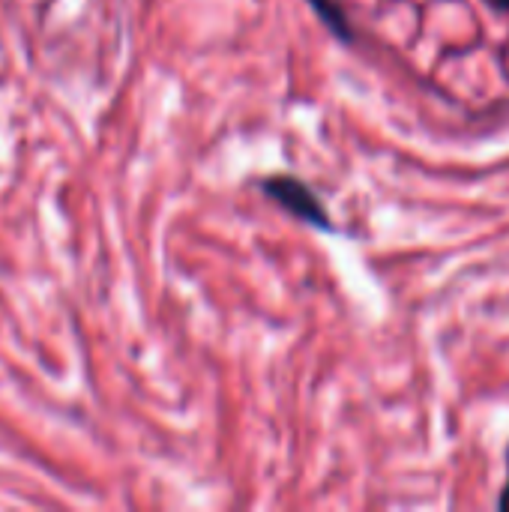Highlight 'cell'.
Here are the masks:
<instances>
[{
    "label": "cell",
    "instance_id": "obj_4",
    "mask_svg": "<svg viewBox=\"0 0 509 512\" xmlns=\"http://www.w3.org/2000/svg\"><path fill=\"white\" fill-rule=\"evenodd\" d=\"M495 3H498L501 9H507V12H509V0H495Z\"/></svg>",
    "mask_w": 509,
    "mask_h": 512
},
{
    "label": "cell",
    "instance_id": "obj_3",
    "mask_svg": "<svg viewBox=\"0 0 509 512\" xmlns=\"http://www.w3.org/2000/svg\"><path fill=\"white\" fill-rule=\"evenodd\" d=\"M498 504H501V507H504V510H509V486H507V492H504V495H501V501H498Z\"/></svg>",
    "mask_w": 509,
    "mask_h": 512
},
{
    "label": "cell",
    "instance_id": "obj_2",
    "mask_svg": "<svg viewBox=\"0 0 509 512\" xmlns=\"http://www.w3.org/2000/svg\"><path fill=\"white\" fill-rule=\"evenodd\" d=\"M312 6H315V12L321 15V21L333 30V36H339V39H351V24H348V18H345V12H342V6H339V0H309Z\"/></svg>",
    "mask_w": 509,
    "mask_h": 512
},
{
    "label": "cell",
    "instance_id": "obj_1",
    "mask_svg": "<svg viewBox=\"0 0 509 512\" xmlns=\"http://www.w3.org/2000/svg\"><path fill=\"white\" fill-rule=\"evenodd\" d=\"M264 192L279 207H285L291 216H297V219H303V222H309V225H315L321 231H330L333 228L330 225V216H327V210L321 204V198L303 180L285 177V174L282 177H270V180H264Z\"/></svg>",
    "mask_w": 509,
    "mask_h": 512
}]
</instances>
